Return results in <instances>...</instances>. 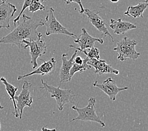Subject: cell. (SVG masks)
<instances>
[{"label": "cell", "instance_id": "obj_17", "mask_svg": "<svg viewBox=\"0 0 148 131\" xmlns=\"http://www.w3.org/2000/svg\"><path fill=\"white\" fill-rule=\"evenodd\" d=\"M0 81L4 84L5 86V89L7 92V93L8 94L10 98L11 99L13 102V106H14V108H15V111H14V115H15V117L16 118L19 117V115H18V110H17V107H16V103L15 101V97L16 96V93L17 90H18V88L15 87L13 85H12V84H10L8 82V81L4 77H1L0 78Z\"/></svg>", "mask_w": 148, "mask_h": 131}, {"label": "cell", "instance_id": "obj_12", "mask_svg": "<svg viewBox=\"0 0 148 131\" xmlns=\"http://www.w3.org/2000/svg\"><path fill=\"white\" fill-rule=\"evenodd\" d=\"M42 61H43V64H41L38 68L30 73L24 74V75L18 76V78H17V80L20 81L25 78L35 75V74H38V75L40 76H45L48 75V74H54L56 68V61L55 58H52L47 61H45L43 59H42Z\"/></svg>", "mask_w": 148, "mask_h": 131}, {"label": "cell", "instance_id": "obj_9", "mask_svg": "<svg viewBox=\"0 0 148 131\" xmlns=\"http://www.w3.org/2000/svg\"><path fill=\"white\" fill-rule=\"evenodd\" d=\"M100 12L98 10H90L88 8H84V12L83 15H85L90 22L96 29L103 34L104 37L108 36L111 38L112 41L114 42V38L109 32L106 27L103 20L99 15Z\"/></svg>", "mask_w": 148, "mask_h": 131}, {"label": "cell", "instance_id": "obj_6", "mask_svg": "<svg viewBox=\"0 0 148 131\" xmlns=\"http://www.w3.org/2000/svg\"><path fill=\"white\" fill-rule=\"evenodd\" d=\"M45 25L46 26L45 35H47V36H49V35L52 34H62L74 38H77L76 35L70 32L56 19L54 15V10L53 8H51L48 10L47 15L45 17Z\"/></svg>", "mask_w": 148, "mask_h": 131}, {"label": "cell", "instance_id": "obj_26", "mask_svg": "<svg viewBox=\"0 0 148 131\" xmlns=\"http://www.w3.org/2000/svg\"><path fill=\"white\" fill-rule=\"evenodd\" d=\"M3 108H4V107H3V106H2V105H1V102H0V109L2 110V109H3Z\"/></svg>", "mask_w": 148, "mask_h": 131}, {"label": "cell", "instance_id": "obj_22", "mask_svg": "<svg viewBox=\"0 0 148 131\" xmlns=\"http://www.w3.org/2000/svg\"><path fill=\"white\" fill-rule=\"evenodd\" d=\"M62 1H65L67 5H69V4H71V3H77V4L79 5V8H80V10H79L80 15H83V14H84V7L83 6L82 0H62Z\"/></svg>", "mask_w": 148, "mask_h": 131}, {"label": "cell", "instance_id": "obj_11", "mask_svg": "<svg viewBox=\"0 0 148 131\" xmlns=\"http://www.w3.org/2000/svg\"><path fill=\"white\" fill-rule=\"evenodd\" d=\"M6 0H2L0 3V29H9L10 20L17 11L15 5L6 3Z\"/></svg>", "mask_w": 148, "mask_h": 131}, {"label": "cell", "instance_id": "obj_7", "mask_svg": "<svg viewBox=\"0 0 148 131\" xmlns=\"http://www.w3.org/2000/svg\"><path fill=\"white\" fill-rule=\"evenodd\" d=\"M32 90V84L28 82L27 81H24L20 93L15 97L17 110H18L20 119L22 118L24 108L26 107H31L33 103V98L30 97Z\"/></svg>", "mask_w": 148, "mask_h": 131}, {"label": "cell", "instance_id": "obj_21", "mask_svg": "<svg viewBox=\"0 0 148 131\" xmlns=\"http://www.w3.org/2000/svg\"><path fill=\"white\" fill-rule=\"evenodd\" d=\"M32 1V0H25L24 2H23V6H22V10H21V11H20V12L19 13L18 15L17 16L16 18H15V19H14V20H13L14 26H15V27L16 26V23L19 22V20H20V17L22 16L23 12H24L25 10L27 8H29V7L30 5V4H31Z\"/></svg>", "mask_w": 148, "mask_h": 131}, {"label": "cell", "instance_id": "obj_24", "mask_svg": "<svg viewBox=\"0 0 148 131\" xmlns=\"http://www.w3.org/2000/svg\"><path fill=\"white\" fill-rule=\"evenodd\" d=\"M41 131H57L56 129H49L47 128L46 126H43L42 127V130Z\"/></svg>", "mask_w": 148, "mask_h": 131}, {"label": "cell", "instance_id": "obj_13", "mask_svg": "<svg viewBox=\"0 0 148 131\" xmlns=\"http://www.w3.org/2000/svg\"><path fill=\"white\" fill-rule=\"evenodd\" d=\"M77 51H75L69 59H67L68 54H63L61 57L62 65L59 73V78L61 83H66L71 80L72 78L70 76V70L75 63V58L77 56Z\"/></svg>", "mask_w": 148, "mask_h": 131}, {"label": "cell", "instance_id": "obj_10", "mask_svg": "<svg viewBox=\"0 0 148 131\" xmlns=\"http://www.w3.org/2000/svg\"><path fill=\"white\" fill-rule=\"evenodd\" d=\"M93 86L94 87L98 88L102 91H103L112 102L115 101L116 97L120 92L128 90L127 87H118L115 81L112 80L111 78H108L107 80H105L101 84L98 83L97 81H95V83H93Z\"/></svg>", "mask_w": 148, "mask_h": 131}, {"label": "cell", "instance_id": "obj_19", "mask_svg": "<svg viewBox=\"0 0 148 131\" xmlns=\"http://www.w3.org/2000/svg\"><path fill=\"white\" fill-rule=\"evenodd\" d=\"M88 51H87V49L83 51H80L81 52L84 53V54L86 56V57L90 59H100V51L99 49L97 47H92L90 49H88Z\"/></svg>", "mask_w": 148, "mask_h": 131}, {"label": "cell", "instance_id": "obj_29", "mask_svg": "<svg viewBox=\"0 0 148 131\" xmlns=\"http://www.w3.org/2000/svg\"><path fill=\"white\" fill-rule=\"evenodd\" d=\"M27 131H31V130H27Z\"/></svg>", "mask_w": 148, "mask_h": 131}, {"label": "cell", "instance_id": "obj_8", "mask_svg": "<svg viewBox=\"0 0 148 131\" xmlns=\"http://www.w3.org/2000/svg\"><path fill=\"white\" fill-rule=\"evenodd\" d=\"M75 42L79 45V47H76L73 45H69V47L75 49L76 51H83L86 49H90L94 47L95 42H98L101 44L104 43V41L102 38L93 37L88 34L84 28L82 29V34L78 37L75 38Z\"/></svg>", "mask_w": 148, "mask_h": 131}, {"label": "cell", "instance_id": "obj_2", "mask_svg": "<svg viewBox=\"0 0 148 131\" xmlns=\"http://www.w3.org/2000/svg\"><path fill=\"white\" fill-rule=\"evenodd\" d=\"M42 86L40 87V89L45 90L46 93L51 94V97L55 98L58 106L59 111H62L64 109V106L69 103L74 102V98L77 95H73L71 90L61 89L60 86L54 87L49 85L47 82H44L43 80H41Z\"/></svg>", "mask_w": 148, "mask_h": 131}, {"label": "cell", "instance_id": "obj_1", "mask_svg": "<svg viewBox=\"0 0 148 131\" xmlns=\"http://www.w3.org/2000/svg\"><path fill=\"white\" fill-rule=\"evenodd\" d=\"M22 22L15 27L11 32L0 39V44L16 45L18 49H24L23 41L25 40H36L37 29L45 25L42 20H36L25 14L22 15Z\"/></svg>", "mask_w": 148, "mask_h": 131}, {"label": "cell", "instance_id": "obj_30", "mask_svg": "<svg viewBox=\"0 0 148 131\" xmlns=\"http://www.w3.org/2000/svg\"><path fill=\"white\" fill-rule=\"evenodd\" d=\"M147 1H148V0H147Z\"/></svg>", "mask_w": 148, "mask_h": 131}, {"label": "cell", "instance_id": "obj_4", "mask_svg": "<svg viewBox=\"0 0 148 131\" xmlns=\"http://www.w3.org/2000/svg\"><path fill=\"white\" fill-rule=\"evenodd\" d=\"M96 98L91 97L88 100V104L85 107L79 108L76 106H73L72 109L77 113V116L71 120V122L76 121V120H82L84 122H97L105 127V123L102 121L100 117L96 113Z\"/></svg>", "mask_w": 148, "mask_h": 131}, {"label": "cell", "instance_id": "obj_16", "mask_svg": "<svg viewBox=\"0 0 148 131\" xmlns=\"http://www.w3.org/2000/svg\"><path fill=\"white\" fill-rule=\"evenodd\" d=\"M148 7V1H145L142 3H140L136 6L130 5L129 6L127 9L124 13V15L132 17L134 19H137L139 17L143 18V13L146 9Z\"/></svg>", "mask_w": 148, "mask_h": 131}, {"label": "cell", "instance_id": "obj_27", "mask_svg": "<svg viewBox=\"0 0 148 131\" xmlns=\"http://www.w3.org/2000/svg\"><path fill=\"white\" fill-rule=\"evenodd\" d=\"M1 122H0V131H1Z\"/></svg>", "mask_w": 148, "mask_h": 131}, {"label": "cell", "instance_id": "obj_3", "mask_svg": "<svg viewBox=\"0 0 148 131\" xmlns=\"http://www.w3.org/2000/svg\"><path fill=\"white\" fill-rule=\"evenodd\" d=\"M138 44L136 40L124 37L122 39L117 42V46L114 48V51L118 54L117 59L124 61L126 59H130L135 61L140 56V53L136 50V46Z\"/></svg>", "mask_w": 148, "mask_h": 131}, {"label": "cell", "instance_id": "obj_25", "mask_svg": "<svg viewBox=\"0 0 148 131\" xmlns=\"http://www.w3.org/2000/svg\"><path fill=\"white\" fill-rule=\"evenodd\" d=\"M110 1L112 3H118L120 0H110Z\"/></svg>", "mask_w": 148, "mask_h": 131}, {"label": "cell", "instance_id": "obj_14", "mask_svg": "<svg viewBox=\"0 0 148 131\" xmlns=\"http://www.w3.org/2000/svg\"><path fill=\"white\" fill-rule=\"evenodd\" d=\"M88 64L95 69L94 73L100 76L104 74H113L115 75L119 74V71L114 69L111 65L108 64L105 60L92 59L89 60Z\"/></svg>", "mask_w": 148, "mask_h": 131}, {"label": "cell", "instance_id": "obj_18", "mask_svg": "<svg viewBox=\"0 0 148 131\" xmlns=\"http://www.w3.org/2000/svg\"><path fill=\"white\" fill-rule=\"evenodd\" d=\"M89 60L90 59L86 57L85 58L83 59V63L82 64H76L74 63L69 73L71 77L72 78L76 73H82L84 71L90 69L91 68V66L88 64V62Z\"/></svg>", "mask_w": 148, "mask_h": 131}, {"label": "cell", "instance_id": "obj_15", "mask_svg": "<svg viewBox=\"0 0 148 131\" xmlns=\"http://www.w3.org/2000/svg\"><path fill=\"white\" fill-rule=\"evenodd\" d=\"M111 29L114 31V33L118 35L124 34L128 31L137 29V26L129 22L122 20L121 19L117 20L111 19L110 20V25Z\"/></svg>", "mask_w": 148, "mask_h": 131}, {"label": "cell", "instance_id": "obj_23", "mask_svg": "<svg viewBox=\"0 0 148 131\" xmlns=\"http://www.w3.org/2000/svg\"><path fill=\"white\" fill-rule=\"evenodd\" d=\"M75 63L76 64H82L83 63V59L79 56H76L75 58Z\"/></svg>", "mask_w": 148, "mask_h": 131}, {"label": "cell", "instance_id": "obj_5", "mask_svg": "<svg viewBox=\"0 0 148 131\" xmlns=\"http://www.w3.org/2000/svg\"><path fill=\"white\" fill-rule=\"evenodd\" d=\"M23 44H24V49L30 48V63L32 66V68L36 69L38 66V58L45 54L47 52L46 43L42 38V34L38 32L36 40H25L23 41Z\"/></svg>", "mask_w": 148, "mask_h": 131}, {"label": "cell", "instance_id": "obj_28", "mask_svg": "<svg viewBox=\"0 0 148 131\" xmlns=\"http://www.w3.org/2000/svg\"><path fill=\"white\" fill-rule=\"evenodd\" d=\"M45 1V0H42V2H44V1Z\"/></svg>", "mask_w": 148, "mask_h": 131}, {"label": "cell", "instance_id": "obj_20", "mask_svg": "<svg viewBox=\"0 0 148 131\" xmlns=\"http://www.w3.org/2000/svg\"><path fill=\"white\" fill-rule=\"evenodd\" d=\"M29 12L31 13H35L37 11H42L45 9V7L42 4V3L39 0H32L30 6L29 7Z\"/></svg>", "mask_w": 148, "mask_h": 131}]
</instances>
